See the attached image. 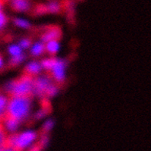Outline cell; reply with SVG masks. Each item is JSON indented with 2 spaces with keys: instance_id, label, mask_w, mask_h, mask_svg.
<instances>
[{
  "instance_id": "1",
  "label": "cell",
  "mask_w": 151,
  "mask_h": 151,
  "mask_svg": "<svg viewBox=\"0 0 151 151\" xmlns=\"http://www.w3.org/2000/svg\"><path fill=\"white\" fill-rule=\"evenodd\" d=\"M31 109V96L10 97L5 114L22 122L29 116Z\"/></svg>"
},
{
  "instance_id": "17",
  "label": "cell",
  "mask_w": 151,
  "mask_h": 151,
  "mask_svg": "<svg viewBox=\"0 0 151 151\" xmlns=\"http://www.w3.org/2000/svg\"><path fill=\"white\" fill-rule=\"evenodd\" d=\"M55 125V122L53 119H49V120H46L43 123V126H42V131L43 133H46L48 134L49 131H51L53 129Z\"/></svg>"
},
{
  "instance_id": "20",
  "label": "cell",
  "mask_w": 151,
  "mask_h": 151,
  "mask_svg": "<svg viewBox=\"0 0 151 151\" xmlns=\"http://www.w3.org/2000/svg\"><path fill=\"white\" fill-rule=\"evenodd\" d=\"M25 58H26L25 54H24L23 53H22V54H19V55L12 57L10 63V65L13 66L18 65H19L20 63H22V62L25 60Z\"/></svg>"
},
{
  "instance_id": "10",
  "label": "cell",
  "mask_w": 151,
  "mask_h": 151,
  "mask_svg": "<svg viewBox=\"0 0 151 151\" xmlns=\"http://www.w3.org/2000/svg\"><path fill=\"white\" fill-rule=\"evenodd\" d=\"M46 51V44L43 41L37 42L30 47V54L32 57H39Z\"/></svg>"
},
{
  "instance_id": "4",
  "label": "cell",
  "mask_w": 151,
  "mask_h": 151,
  "mask_svg": "<svg viewBox=\"0 0 151 151\" xmlns=\"http://www.w3.org/2000/svg\"><path fill=\"white\" fill-rule=\"evenodd\" d=\"M51 84H53V81L51 76L43 75L35 77L32 96L39 98H46V91Z\"/></svg>"
},
{
  "instance_id": "28",
  "label": "cell",
  "mask_w": 151,
  "mask_h": 151,
  "mask_svg": "<svg viewBox=\"0 0 151 151\" xmlns=\"http://www.w3.org/2000/svg\"><path fill=\"white\" fill-rule=\"evenodd\" d=\"M3 1H7V0H3Z\"/></svg>"
},
{
  "instance_id": "23",
  "label": "cell",
  "mask_w": 151,
  "mask_h": 151,
  "mask_svg": "<svg viewBox=\"0 0 151 151\" xmlns=\"http://www.w3.org/2000/svg\"><path fill=\"white\" fill-rule=\"evenodd\" d=\"M19 46L22 47V49H27L31 47L32 46V41L29 38H24L21 40V41L19 42Z\"/></svg>"
},
{
  "instance_id": "7",
  "label": "cell",
  "mask_w": 151,
  "mask_h": 151,
  "mask_svg": "<svg viewBox=\"0 0 151 151\" xmlns=\"http://www.w3.org/2000/svg\"><path fill=\"white\" fill-rule=\"evenodd\" d=\"M3 125H4V128H6L7 131L10 133H14L18 130V128L20 126L21 121L16 118L10 117V116L4 115L2 119Z\"/></svg>"
},
{
  "instance_id": "16",
  "label": "cell",
  "mask_w": 151,
  "mask_h": 151,
  "mask_svg": "<svg viewBox=\"0 0 151 151\" xmlns=\"http://www.w3.org/2000/svg\"><path fill=\"white\" fill-rule=\"evenodd\" d=\"M59 93V87L58 86L54 84V83L51 84L50 87L48 88L47 91L46 93V98L47 99H50V98H53L54 96H57Z\"/></svg>"
},
{
  "instance_id": "13",
  "label": "cell",
  "mask_w": 151,
  "mask_h": 151,
  "mask_svg": "<svg viewBox=\"0 0 151 151\" xmlns=\"http://www.w3.org/2000/svg\"><path fill=\"white\" fill-rule=\"evenodd\" d=\"M9 99L5 96L0 95V119L2 120L7 111V104Z\"/></svg>"
},
{
  "instance_id": "25",
  "label": "cell",
  "mask_w": 151,
  "mask_h": 151,
  "mask_svg": "<svg viewBox=\"0 0 151 151\" xmlns=\"http://www.w3.org/2000/svg\"><path fill=\"white\" fill-rule=\"evenodd\" d=\"M4 1H3V0H0V10L1 9V7H2L3 6V4H4Z\"/></svg>"
},
{
  "instance_id": "2",
  "label": "cell",
  "mask_w": 151,
  "mask_h": 151,
  "mask_svg": "<svg viewBox=\"0 0 151 151\" xmlns=\"http://www.w3.org/2000/svg\"><path fill=\"white\" fill-rule=\"evenodd\" d=\"M37 134L28 130L20 134H13L7 137L4 150H22L29 148L37 139Z\"/></svg>"
},
{
  "instance_id": "21",
  "label": "cell",
  "mask_w": 151,
  "mask_h": 151,
  "mask_svg": "<svg viewBox=\"0 0 151 151\" xmlns=\"http://www.w3.org/2000/svg\"><path fill=\"white\" fill-rule=\"evenodd\" d=\"M22 50H23V49H22V47H21L19 45H12V46H10V47H9V52L11 54L12 57L22 54Z\"/></svg>"
},
{
  "instance_id": "27",
  "label": "cell",
  "mask_w": 151,
  "mask_h": 151,
  "mask_svg": "<svg viewBox=\"0 0 151 151\" xmlns=\"http://www.w3.org/2000/svg\"><path fill=\"white\" fill-rule=\"evenodd\" d=\"M1 127H4V125H3L2 120H1V119H0V128H1Z\"/></svg>"
},
{
  "instance_id": "11",
  "label": "cell",
  "mask_w": 151,
  "mask_h": 151,
  "mask_svg": "<svg viewBox=\"0 0 151 151\" xmlns=\"http://www.w3.org/2000/svg\"><path fill=\"white\" fill-rule=\"evenodd\" d=\"M46 5V11L49 13H58L61 11L62 4L58 0H50Z\"/></svg>"
},
{
  "instance_id": "19",
  "label": "cell",
  "mask_w": 151,
  "mask_h": 151,
  "mask_svg": "<svg viewBox=\"0 0 151 151\" xmlns=\"http://www.w3.org/2000/svg\"><path fill=\"white\" fill-rule=\"evenodd\" d=\"M7 137L4 127L0 128V150H4Z\"/></svg>"
},
{
  "instance_id": "3",
  "label": "cell",
  "mask_w": 151,
  "mask_h": 151,
  "mask_svg": "<svg viewBox=\"0 0 151 151\" xmlns=\"http://www.w3.org/2000/svg\"><path fill=\"white\" fill-rule=\"evenodd\" d=\"M35 78L24 73L20 78L10 81L6 85L5 90L10 97L32 96L33 95Z\"/></svg>"
},
{
  "instance_id": "6",
  "label": "cell",
  "mask_w": 151,
  "mask_h": 151,
  "mask_svg": "<svg viewBox=\"0 0 151 151\" xmlns=\"http://www.w3.org/2000/svg\"><path fill=\"white\" fill-rule=\"evenodd\" d=\"M62 36V31L59 27H49L41 35V41L47 43L50 40H60Z\"/></svg>"
},
{
  "instance_id": "26",
  "label": "cell",
  "mask_w": 151,
  "mask_h": 151,
  "mask_svg": "<svg viewBox=\"0 0 151 151\" xmlns=\"http://www.w3.org/2000/svg\"><path fill=\"white\" fill-rule=\"evenodd\" d=\"M2 65H3L2 58H1V56H0V68H1V66H2Z\"/></svg>"
},
{
  "instance_id": "8",
  "label": "cell",
  "mask_w": 151,
  "mask_h": 151,
  "mask_svg": "<svg viewBox=\"0 0 151 151\" xmlns=\"http://www.w3.org/2000/svg\"><path fill=\"white\" fill-rule=\"evenodd\" d=\"M43 70L41 63L37 61H31L26 65L24 73L31 76H37Z\"/></svg>"
},
{
  "instance_id": "15",
  "label": "cell",
  "mask_w": 151,
  "mask_h": 151,
  "mask_svg": "<svg viewBox=\"0 0 151 151\" xmlns=\"http://www.w3.org/2000/svg\"><path fill=\"white\" fill-rule=\"evenodd\" d=\"M45 107H43L41 109L38 110L35 114H34V118L35 120H41V119L44 118L49 112V106H44Z\"/></svg>"
},
{
  "instance_id": "24",
  "label": "cell",
  "mask_w": 151,
  "mask_h": 151,
  "mask_svg": "<svg viewBox=\"0 0 151 151\" xmlns=\"http://www.w3.org/2000/svg\"><path fill=\"white\" fill-rule=\"evenodd\" d=\"M7 23V17L0 10V29L2 28Z\"/></svg>"
},
{
  "instance_id": "22",
  "label": "cell",
  "mask_w": 151,
  "mask_h": 151,
  "mask_svg": "<svg viewBox=\"0 0 151 151\" xmlns=\"http://www.w3.org/2000/svg\"><path fill=\"white\" fill-rule=\"evenodd\" d=\"M49 143V137L48 136V134H46V133H43L42 136L40 137V139H39V145L43 148V147H47Z\"/></svg>"
},
{
  "instance_id": "18",
  "label": "cell",
  "mask_w": 151,
  "mask_h": 151,
  "mask_svg": "<svg viewBox=\"0 0 151 151\" xmlns=\"http://www.w3.org/2000/svg\"><path fill=\"white\" fill-rule=\"evenodd\" d=\"M13 22H14L15 25L20 27V28L29 29L31 27V24L29 23V22H28L27 20H25V19H15Z\"/></svg>"
},
{
  "instance_id": "14",
  "label": "cell",
  "mask_w": 151,
  "mask_h": 151,
  "mask_svg": "<svg viewBox=\"0 0 151 151\" xmlns=\"http://www.w3.org/2000/svg\"><path fill=\"white\" fill-rule=\"evenodd\" d=\"M54 62H55V58L51 57V58L44 59V60L40 62V63H41L43 69H44L45 70H47V71H50L53 65H54Z\"/></svg>"
},
{
  "instance_id": "12",
  "label": "cell",
  "mask_w": 151,
  "mask_h": 151,
  "mask_svg": "<svg viewBox=\"0 0 151 151\" xmlns=\"http://www.w3.org/2000/svg\"><path fill=\"white\" fill-rule=\"evenodd\" d=\"M45 44H46V51H47L51 55L56 54L60 49V44L58 40H50Z\"/></svg>"
},
{
  "instance_id": "5",
  "label": "cell",
  "mask_w": 151,
  "mask_h": 151,
  "mask_svg": "<svg viewBox=\"0 0 151 151\" xmlns=\"http://www.w3.org/2000/svg\"><path fill=\"white\" fill-rule=\"evenodd\" d=\"M67 62L63 59L55 58V62L50 70L51 76L58 84L64 82L66 78Z\"/></svg>"
},
{
  "instance_id": "9",
  "label": "cell",
  "mask_w": 151,
  "mask_h": 151,
  "mask_svg": "<svg viewBox=\"0 0 151 151\" xmlns=\"http://www.w3.org/2000/svg\"><path fill=\"white\" fill-rule=\"evenodd\" d=\"M11 7L16 12H27L31 8L29 0H12Z\"/></svg>"
}]
</instances>
